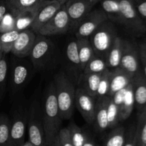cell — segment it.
I'll list each match as a JSON object with an SVG mask.
<instances>
[{
  "mask_svg": "<svg viewBox=\"0 0 146 146\" xmlns=\"http://www.w3.org/2000/svg\"><path fill=\"white\" fill-rule=\"evenodd\" d=\"M43 126L45 134L46 145L50 146L54 141L61 129V119L58 110L54 83L46 91L41 109Z\"/></svg>",
  "mask_w": 146,
  "mask_h": 146,
  "instance_id": "1",
  "label": "cell"
},
{
  "mask_svg": "<svg viewBox=\"0 0 146 146\" xmlns=\"http://www.w3.org/2000/svg\"><path fill=\"white\" fill-rule=\"evenodd\" d=\"M53 83L61 119L69 120L75 107V87L63 72L54 76Z\"/></svg>",
  "mask_w": 146,
  "mask_h": 146,
  "instance_id": "2",
  "label": "cell"
},
{
  "mask_svg": "<svg viewBox=\"0 0 146 146\" xmlns=\"http://www.w3.org/2000/svg\"><path fill=\"white\" fill-rule=\"evenodd\" d=\"M113 22L110 20L103 23L88 37L96 56L106 60L107 54L117 37Z\"/></svg>",
  "mask_w": 146,
  "mask_h": 146,
  "instance_id": "3",
  "label": "cell"
},
{
  "mask_svg": "<svg viewBox=\"0 0 146 146\" xmlns=\"http://www.w3.org/2000/svg\"><path fill=\"white\" fill-rule=\"evenodd\" d=\"M121 22L131 34L136 36L146 32V25L137 11L133 0H120Z\"/></svg>",
  "mask_w": 146,
  "mask_h": 146,
  "instance_id": "4",
  "label": "cell"
},
{
  "mask_svg": "<svg viewBox=\"0 0 146 146\" xmlns=\"http://www.w3.org/2000/svg\"><path fill=\"white\" fill-rule=\"evenodd\" d=\"M29 141L34 146H46L43 126L41 110L37 104H33L27 119Z\"/></svg>",
  "mask_w": 146,
  "mask_h": 146,
  "instance_id": "5",
  "label": "cell"
},
{
  "mask_svg": "<svg viewBox=\"0 0 146 146\" xmlns=\"http://www.w3.org/2000/svg\"><path fill=\"white\" fill-rule=\"evenodd\" d=\"M108 20L106 14L101 9H92L78 23L75 29L76 37L88 38L99 26Z\"/></svg>",
  "mask_w": 146,
  "mask_h": 146,
  "instance_id": "6",
  "label": "cell"
},
{
  "mask_svg": "<svg viewBox=\"0 0 146 146\" xmlns=\"http://www.w3.org/2000/svg\"><path fill=\"white\" fill-rule=\"evenodd\" d=\"M70 29V19L65 4H62L61 8L54 17L38 31V34L44 36H52L64 34Z\"/></svg>",
  "mask_w": 146,
  "mask_h": 146,
  "instance_id": "7",
  "label": "cell"
},
{
  "mask_svg": "<svg viewBox=\"0 0 146 146\" xmlns=\"http://www.w3.org/2000/svg\"><path fill=\"white\" fill-rule=\"evenodd\" d=\"M101 0H69L65 7L70 19V29L75 30L81 20L93 9Z\"/></svg>",
  "mask_w": 146,
  "mask_h": 146,
  "instance_id": "8",
  "label": "cell"
},
{
  "mask_svg": "<svg viewBox=\"0 0 146 146\" xmlns=\"http://www.w3.org/2000/svg\"><path fill=\"white\" fill-rule=\"evenodd\" d=\"M139 62L138 46L135 43L124 40L119 67L134 76L140 70Z\"/></svg>",
  "mask_w": 146,
  "mask_h": 146,
  "instance_id": "9",
  "label": "cell"
},
{
  "mask_svg": "<svg viewBox=\"0 0 146 146\" xmlns=\"http://www.w3.org/2000/svg\"><path fill=\"white\" fill-rule=\"evenodd\" d=\"M61 5L62 4H60L57 0H44L37 9L35 16L30 24V29L38 34L40 29L54 17V14L61 8Z\"/></svg>",
  "mask_w": 146,
  "mask_h": 146,
  "instance_id": "10",
  "label": "cell"
},
{
  "mask_svg": "<svg viewBox=\"0 0 146 146\" xmlns=\"http://www.w3.org/2000/svg\"><path fill=\"white\" fill-rule=\"evenodd\" d=\"M75 106L85 121L88 124L94 125L96 100L86 90L80 87L76 89Z\"/></svg>",
  "mask_w": 146,
  "mask_h": 146,
  "instance_id": "11",
  "label": "cell"
},
{
  "mask_svg": "<svg viewBox=\"0 0 146 146\" xmlns=\"http://www.w3.org/2000/svg\"><path fill=\"white\" fill-rule=\"evenodd\" d=\"M52 43L44 36L38 34L36 37L35 42L29 57L36 68L44 67L49 58L52 50Z\"/></svg>",
  "mask_w": 146,
  "mask_h": 146,
  "instance_id": "12",
  "label": "cell"
},
{
  "mask_svg": "<svg viewBox=\"0 0 146 146\" xmlns=\"http://www.w3.org/2000/svg\"><path fill=\"white\" fill-rule=\"evenodd\" d=\"M35 32L31 29H25L19 31L14 42L11 52L17 57H26L30 55L36 40Z\"/></svg>",
  "mask_w": 146,
  "mask_h": 146,
  "instance_id": "13",
  "label": "cell"
},
{
  "mask_svg": "<svg viewBox=\"0 0 146 146\" xmlns=\"http://www.w3.org/2000/svg\"><path fill=\"white\" fill-rule=\"evenodd\" d=\"M27 119L22 113H18L11 122L9 146H21L25 139Z\"/></svg>",
  "mask_w": 146,
  "mask_h": 146,
  "instance_id": "14",
  "label": "cell"
},
{
  "mask_svg": "<svg viewBox=\"0 0 146 146\" xmlns=\"http://www.w3.org/2000/svg\"><path fill=\"white\" fill-rule=\"evenodd\" d=\"M135 105L139 113L146 107V78L141 70L137 72L132 80Z\"/></svg>",
  "mask_w": 146,
  "mask_h": 146,
  "instance_id": "15",
  "label": "cell"
},
{
  "mask_svg": "<svg viewBox=\"0 0 146 146\" xmlns=\"http://www.w3.org/2000/svg\"><path fill=\"white\" fill-rule=\"evenodd\" d=\"M134 76L125 72L121 67L111 70V80L108 97H112L115 93L128 87L132 82Z\"/></svg>",
  "mask_w": 146,
  "mask_h": 146,
  "instance_id": "16",
  "label": "cell"
},
{
  "mask_svg": "<svg viewBox=\"0 0 146 146\" xmlns=\"http://www.w3.org/2000/svg\"><path fill=\"white\" fill-rule=\"evenodd\" d=\"M109 97L98 98L96 100L95 118L94 125L96 130L102 133L108 129V122L107 118V108Z\"/></svg>",
  "mask_w": 146,
  "mask_h": 146,
  "instance_id": "17",
  "label": "cell"
},
{
  "mask_svg": "<svg viewBox=\"0 0 146 146\" xmlns=\"http://www.w3.org/2000/svg\"><path fill=\"white\" fill-rule=\"evenodd\" d=\"M8 10L14 17L29 11H34L44 0H4Z\"/></svg>",
  "mask_w": 146,
  "mask_h": 146,
  "instance_id": "18",
  "label": "cell"
},
{
  "mask_svg": "<svg viewBox=\"0 0 146 146\" xmlns=\"http://www.w3.org/2000/svg\"><path fill=\"white\" fill-rule=\"evenodd\" d=\"M123 40L121 37L117 36L107 54L106 62L108 65V68L110 70H113L120 67Z\"/></svg>",
  "mask_w": 146,
  "mask_h": 146,
  "instance_id": "19",
  "label": "cell"
},
{
  "mask_svg": "<svg viewBox=\"0 0 146 146\" xmlns=\"http://www.w3.org/2000/svg\"><path fill=\"white\" fill-rule=\"evenodd\" d=\"M76 42L80 60V69L83 72L87 63L94 57L95 54L88 38L76 39Z\"/></svg>",
  "mask_w": 146,
  "mask_h": 146,
  "instance_id": "20",
  "label": "cell"
},
{
  "mask_svg": "<svg viewBox=\"0 0 146 146\" xmlns=\"http://www.w3.org/2000/svg\"><path fill=\"white\" fill-rule=\"evenodd\" d=\"M104 73V72H103ZM102 73V74H103ZM102 74H84L80 76V87L87 92L95 100H96V93L98 84Z\"/></svg>",
  "mask_w": 146,
  "mask_h": 146,
  "instance_id": "21",
  "label": "cell"
},
{
  "mask_svg": "<svg viewBox=\"0 0 146 146\" xmlns=\"http://www.w3.org/2000/svg\"><path fill=\"white\" fill-rule=\"evenodd\" d=\"M120 0H101V9L105 12L108 20L121 24Z\"/></svg>",
  "mask_w": 146,
  "mask_h": 146,
  "instance_id": "22",
  "label": "cell"
},
{
  "mask_svg": "<svg viewBox=\"0 0 146 146\" xmlns=\"http://www.w3.org/2000/svg\"><path fill=\"white\" fill-rule=\"evenodd\" d=\"M135 106V99H134L133 88L131 82V84L127 87L123 101L120 108V120H125L129 117L132 113Z\"/></svg>",
  "mask_w": 146,
  "mask_h": 146,
  "instance_id": "23",
  "label": "cell"
},
{
  "mask_svg": "<svg viewBox=\"0 0 146 146\" xmlns=\"http://www.w3.org/2000/svg\"><path fill=\"white\" fill-rule=\"evenodd\" d=\"M125 129L122 126H116L107 135L104 146H123L125 141Z\"/></svg>",
  "mask_w": 146,
  "mask_h": 146,
  "instance_id": "24",
  "label": "cell"
},
{
  "mask_svg": "<svg viewBox=\"0 0 146 146\" xmlns=\"http://www.w3.org/2000/svg\"><path fill=\"white\" fill-rule=\"evenodd\" d=\"M67 129L69 133L70 138L74 146H83L88 137L82 129L78 127L74 121L69 123Z\"/></svg>",
  "mask_w": 146,
  "mask_h": 146,
  "instance_id": "25",
  "label": "cell"
},
{
  "mask_svg": "<svg viewBox=\"0 0 146 146\" xmlns=\"http://www.w3.org/2000/svg\"><path fill=\"white\" fill-rule=\"evenodd\" d=\"M106 60L94 55V57L87 63L83 73L84 74H102L108 70Z\"/></svg>",
  "mask_w": 146,
  "mask_h": 146,
  "instance_id": "26",
  "label": "cell"
},
{
  "mask_svg": "<svg viewBox=\"0 0 146 146\" xmlns=\"http://www.w3.org/2000/svg\"><path fill=\"white\" fill-rule=\"evenodd\" d=\"M19 31V29H14L9 31H3L0 34V44L4 54L11 52L13 44L18 37Z\"/></svg>",
  "mask_w": 146,
  "mask_h": 146,
  "instance_id": "27",
  "label": "cell"
},
{
  "mask_svg": "<svg viewBox=\"0 0 146 146\" xmlns=\"http://www.w3.org/2000/svg\"><path fill=\"white\" fill-rule=\"evenodd\" d=\"M135 130L137 146H146V107L139 113Z\"/></svg>",
  "mask_w": 146,
  "mask_h": 146,
  "instance_id": "28",
  "label": "cell"
},
{
  "mask_svg": "<svg viewBox=\"0 0 146 146\" xmlns=\"http://www.w3.org/2000/svg\"><path fill=\"white\" fill-rule=\"evenodd\" d=\"M29 75V70L25 65L17 64L12 71V84L14 87H19L27 81Z\"/></svg>",
  "mask_w": 146,
  "mask_h": 146,
  "instance_id": "29",
  "label": "cell"
},
{
  "mask_svg": "<svg viewBox=\"0 0 146 146\" xmlns=\"http://www.w3.org/2000/svg\"><path fill=\"white\" fill-rule=\"evenodd\" d=\"M11 121L5 115H0V146H9Z\"/></svg>",
  "mask_w": 146,
  "mask_h": 146,
  "instance_id": "30",
  "label": "cell"
},
{
  "mask_svg": "<svg viewBox=\"0 0 146 146\" xmlns=\"http://www.w3.org/2000/svg\"><path fill=\"white\" fill-rule=\"evenodd\" d=\"M107 118L108 122V128L113 129L118 126L120 120L119 109L114 103L112 97H109L107 108Z\"/></svg>",
  "mask_w": 146,
  "mask_h": 146,
  "instance_id": "31",
  "label": "cell"
},
{
  "mask_svg": "<svg viewBox=\"0 0 146 146\" xmlns=\"http://www.w3.org/2000/svg\"><path fill=\"white\" fill-rule=\"evenodd\" d=\"M110 80H111V70L108 69L102 74L98 84L96 93V100L101 97L108 96L110 89Z\"/></svg>",
  "mask_w": 146,
  "mask_h": 146,
  "instance_id": "32",
  "label": "cell"
},
{
  "mask_svg": "<svg viewBox=\"0 0 146 146\" xmlns=\"http://www.w3.org/2000/svg\"><path fill=\"white\" fill-rule=\"evenodd\" d=\"M66 56L71 65L76 68L80 69V60L76 40L71 41L68 44L66 47Z\"/></svg>",
  "mask_w": 146,
  "mask_h": 146,
  "instance_id": "33",
  "label": "cell"
},
{
  "mask_svg": "<svg viewBox=\"0 0 146 146\" xmlns=\"http://www.w3.org/2000/svg\"><path fill=\"white\" fill-rule=\"evenodd\" d=\"M8 74V62L5 54L0 59V101L2 99L7 86Z\"/></svg>",
  "mask_w": 146,
  "mask_h": 146,
  "instance_id": "34",
  "label": "cell"
},
{
  "mask_svg": "<svg viewBox=\"0 0 146 146\" xmlns=\"http://www.w3.org/2000/svg\"><path fill=\"white\" fill-rule=\"evenodd\" d=\"M58 138L61 146H74L70 138L69 133L67 127L60 129L58 133Z\"/></svg>",
  "mask_w": 146,
  "mask_h": 146,
  "instance_id": "35",
  "label": "cell"
},
{
  "mask_svg": "<svg viewBox=\"0 0 146 146\" xmlns=\"http://www.w3.org/2000/svg\"><path fill=\"white\" fill-rule=\"evenodd\" d=\"M123 146H137V135L135 127H132L126 133Z\"/></svg>",
  "mask_w": 146,
  "mask_h": 146,
  "instance_id": "36",
  "label": "cell"
},
{
  "mask_svg": "<svg viewBox=\"0 0 146 146\" xmlns=\"http://www.w3.org/2000/svg\"><path fill=\"white\" fill-rule=\"evenodd\" d=\"M127 87L119 90V91L117 92L116 93H115V94H114L111 97H112L114 103H115V104L118 107V109H119V112H120V108H121V104H122L123 101L124 96H125V92H126V90H127Z\"/></svg>",
  "mask_w": 146,
  "mask_h": 146,
  "instance_id": "37",
  "label": "cell"
},
{
  "mask_svg": "<svg viewBox=\"0 0 146 146\" xmlns=\"http://www.w3.org/2000/svg\"><path fill=\"white\" fill-rule=\"evenodd\" d=\"M139 57L143 67V74L146 78V43H141L138 46Z\"/></svg>",
  "mask_w": 146,
  "mask_h": 146,
  "instance_id": "38",
  "label": "cell"
},
{
  "mask_svg": "<svg viewBox=\"0 0 146 146\" xmlns=\"http://www.w3.org/2000/svg\"><path fill=\"white\" fill-rule=\"evenodd\" d=\"M134 4L140 17L144 22H146V0L139 2H134Z\"/></svg>",
  "mask_w": 146,
  "mask_h": 146,
  "instance_id": "39",
  "label": "cell"
},
{
  "mask_svg": "<svg viewBox=\"0 0 146 146\" xmlns=\"http://www.w3.org/2000/svg\"><path fill=\"white\" fill-rule=\"evenodd\" d=\"M7 11H8V8H7L5 1L4 0H1L0 1V24L3 21L4 17L7 14Z\"/></svg>",
  "mask_w": 146,
  "mask_h": 146,
  "instance_id": "40",
  "label": "cell"
},
{
  "mask_svg": "<svg viewBox=\"0 0 146 146\" xmlns=\"http://www.w3.org/2000/svg\"><path fill=\"white\" fill-rule=\"evenodd\" d=\"M83 146H97V145H96V143H94V140H93L92 139H91V137L88 135L86 141L85 142V143H84Z\"/></svg>",
  "mask_w": 146,
  "mask_h": 146,
  "instance_id": "41",
  "label": "cell"
},
{
  "mask_svg": "<svg viewBox=\"0 0 146 146\" xmlns=\"http://www.w3.org/2000/svg\"><path fill=\"white\" fill-rule=\"evenodd\" d=\"M50 146H61V144H60L59 140H58V135H57V137H56L55 140H54V141L53 142V143Z\"/></svg>",
  "mask_w": 146,
  "mask_h": 146,
  "instance_id": "42",
  "label": "cell"
},
{
  "mask_svg": "<svg viewBox=\"0 0 146 146\" xmlns=\"http://www.w3.org/2000/svg\"><path fill=\"white\" fill-rule=\"evenodd\" d=\"M21 146H34V145H33L28 140V141L27 142H24V144H23Z\"/></svg>",
  "mask_w": 146,
  "mask_h": 146,
  "instance_id": "43",
  "label": "cell"
},
{
  "mask_svg": "<svg viewBox=\"0 0 146 146\" xmlns=\"http://www.w3.org/2000/svg\"><path fill=\"white\" fill-rule=\"evenodd\" d=\"M57 1H58L61 4H64L66 2H67L68 1H69V0H57Z\"/></svg>",
  "mask_w": 146,
  "mask_h": 146,
  "instance_id": "44",
  "label": "cell"
},
{
  "mask_svg": "<svg viewBox=\"0 0 146 146\" xmlns=\"http://www.w3.org/2000/svg\"><path fill=\"white\" fill-rule=\"evenodd\" d=\"M4 53H3V51H2V48H1V44H0V59L2 57V56L4 55Z\"/></svg>",
  "mask_w": 146,
  "mask_h": 146,
  "instance_id": "45",
  "label": "cell"
},
{
  "mask_svg": "<svg viewBox=\"0 0 146 146\" xmlns=\"http://www.w3.org/2000/svg\"><path fill=\"white\" fill-rule=\"evenodd\" d=\"M133 2H139V1H145V0H133Z\"/></svg>",
  "mask_w": 146,
  "mask_h": 146,
  "instance_id": "46",
  "label": "cell"
},
{
  "mask_svg": "<svg viewBox=\"0 0 146 146\" xmlns=\"http://www.w3.org/2000/svg\"><path fill=\"white\" fill-rule=\"evenodd\" d=\"M46 1H52V0H46Z\"/></svg>",
  "mask_w": 146,
  "mask_h": 146,
  "instance_id": "47",
  "label": "cell"
},
{
  "mask_svg": "<svg viewBox=\"0 0 146 146\" xmlns=\"http://www.w3.org/2000/svg\"><path fill=\"white\" fill-rule=\"evenodd\" d=\"M97 146H98V145H97Z\"/></svg>",
  "mask_w": 146,
  "mask_h": 146,
  "instance_id": "48",
  "label": "cell"
}]
</instances>
